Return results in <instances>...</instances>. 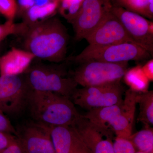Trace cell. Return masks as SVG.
<instances>
[{
    "mask_svg": "<svg viewBox=\"0 0 153 153\" xmlns=\"http://www.w3.org/2000/svg\"><path fill=\"white\" fill-rule=\"evenodd\" d=\"M19 37L23 49L36 58L56 63L66 60L69 36L66 27L57 18L27 25Z\"/></svg>",
    "mask_w": 153,
    "mask_h": 153,
    "instance_id": "cell-1",
    "label": "cell"
},
{
    "mask_svg": "<svg viewBox=\"0 0 153 153\" xmlns=\"http://www.w3.org/2000/svg\"><path fill=\"white\" fill-rule=\"evenodd\" d=\"M27 109L35 121L49 126H72L82 116L70 99L32 89L28 95Z\"/></svg>",
    "mask_w": 153,
    "mask_h": 153,
    "instance_id": "cell-2",
    "label": "cell"
},
{
    "mask_svg": "<svg viewBox=\"0 0 153 153\" xmlns=\"http://www.w3.org/2000/svg\"><path fill=\"white\" fill-rule=\"evenodd\" d=\"M24 74L33 90L53 92L70 99L78 85L62 64H31Z\"/></svg>",
    "mask_w": 153,
    "mask_h": 153,
    "instance_id": "cell-3",
    "label": "cell"
},
{
    "mask_svg": "<svg viewBox=\"0 0 153 153\" xmlns=\"http://www.w3.org/2000/svg\"><path fill=\"white\" fill-rule=\"evenodd\" d=\"M152 57L144 48L134 43L125 42L99 47L88 46L78 55L66 58L65 60L76 64L91 60L118 63L143 61Z\"/></svg>",
    "mask_w": 153,
    "mask_h": 153,
    "instance_id": "cell-4",
    "label": "cell"
},
{
    "mask_svg": "<svg viewBox=\"0 0 153 153\" xmlns=\"http://www.w3.org/2000/svg\"><path fill=\"white\" fill-rule=\"evenodd\" d=\"M69 75L82 87L98 86L120 82L128 70V62L112 63L87 61L77 64Z\"/></svg>",
    "mask_w": 153,
    "mask_h": 153,
    "instance_id": "cell-5",
    "label": "cell"
},
{
    "mask_svg": "<svg viewBox=\"0 0 153 153\" xmlns=\"http://www.w3.org/2000/svg\"><path fill=\"white\" fill-rule=\"evenodd\" d=\"M31 89L24 74L0 75V109L9 115L21 114L27 109Z\"/></svg>",
    "mask_w": 153,
    "mask_h": 153,
    "instance_id": "cell-6",
    "label": "cell"
},
{
    "mask_svg": "<svg viewBox=\"0 0 153 153\" xmlns=\"http://www.w3.org/2000/svg\"><path fill=\"white\" fill-rule=\"evenodd\" d=\"M120 81L98 86L76 88L71 96L74 104L88 110L111 106L123 101Z\"/></svg>",
    "mask_w": 153,
    "mask_h": 153,
    "instance_id": "cell-7",
    "label": "cell"
},
{
    "mask_svg": "<svg viewBox=\"0 0 153 153\" xmlns=\"http://www.w3.org/2000/svg\"><path fill=\"white\" fill-rule=\"evenodd\" d=\"M112 7L111 0H84L78 13L69 23L73 27L75 40L85 39L111 10Z\"/></svg>",
    "mask_w": 153,
    "mask_h": 153,
    "instance_id": "cell-8",
    "label": "cell"
},
{
    "mask_svg": "<svg viewBox=\"0 0 153 153\" xmlns=\"http://www.w3.org/2000/svg\"><path fill=\"white\" fill-rule=\"evenodd\" d=\"M111 11L135 44L144 48L153 56V22L120 7L112 6Z\"/></svg>",
    "mask_w": 153,
    "mask_h": 153,
    "instance_id": "cell-9",
    "label": "cell"
},
{
    "mask_svg": "<svg viewBox=\"0 0 153 153\" xmlns=\"http://www.w3.org/2000/svg\"><path fill=\"white\" fill-rule=\"evenodd\" d=\"M81 137L91 153H114V132L91 122L82 115L72 125Z\"/></svg>",
    "mask_w": 153,
    "mask_h": 153,
    "instance_id": "cell-10",
    "label": "cell"
},
{
    "mask_svg": "<svg viewBox=\"0 0 153 153\" xmlns=\"http://www.w3.org/2000/svg\"><path fill=\"white\" fill-rule=\"evenodd\" d=\"M85 40L88 43V46L91 47H104L125 42L136 44L111 10Z\"/></svg>",
    "mask_w": 153,
    "mask_h": 153,
    "instance_id": "cell-11",
    "label": "cell"
},
{
    "mask_svg": "<svg viewBox=\"0 0 153 153\" xmlns=\"http://www.w3.org/2000/svg\"><path fill=\"white\" fill-rule=\"evenodd\" d=\"M17 131V139L26 153H56L49 126L34 121Z\"/></svg>",
    "mask_w": 153,
    "mask_h": 153,
    "instance_id": "cell-12",
    "label": "cell"
},
{
    "mask_svg": "<svg viewBox=\"0 0 153 153\" xmlns=\"http://www.w3.org/2000/svg\"><path fill=\"white\" fill-rule=\"evenodd\" d=\"M56 153H91L72 126H49Z\"/></svg>",
    "mask_w": 153,
    "mask_h": 153,
    "instance_id": "cell-13",
    "label": "cell"
},
{
    "mask_svg": "<svg viewBox=\"0 0 153 153\" xmlns=\"http://www.w3.org/2000/svg\"><path fill=\"white\" fill-rule=\"evenodd\" d=\"M137 94L130 88L126 91L120 112L108 123L116 137L128 139L132 134Z\"/></svg>",
    "mask_w": 153,
    "mask_h": 153,
    "instance_id": "cell-14",
    "label": "cell"
},
{
    "mask_svg": "<svg viewBox=\"0 0 153 153\" xmlns=\"http://www.w3.org/2000/svg\"><path fill=\"white\" fill-rule=\"evenodd\" d=\"M35 58L30 52L13 47L0 57V75L14 76L23 74Z\"/></svg>",
    "mask_w": 153,
    "mask_h": 153,
    "instance_id": "cell-15",
    "label": "cell"
},
{
    "mask_svg": "<svg viewBox=\"0 0 153 153\" xmlns=\"http://www.w3.org/2000/svg\"><path fill=\"white\" fill-rule=\"evenodd\" d=\"M123 101L111 106L99 108L88 111L82 117L91 122L103 127H110L108 123L121 111Z\"/></svg>",
    "mask_w": 153,
    "mask_h": 153,
    "instance_id": "cell-16",
    "label": "cell"
},
{
    "mask_svg": "<svg viewBox=\"0 0 153 153\" xmlns=\"http://www.w3.org/2000/svg\"><path fill=\"white\" fill-rule=\"evenodd\" d=\"M112 6L120 7L153 20V0H111Z\"/></svg>",
    "mask_w": 153,
    "mask_h": 153,
    "instance_id": "cell-17",
    "label": "cell"
},
{
    "mask_svg": "<svg viewBox=\"0 0 153 153\" xmlns=\"http://www.w3.org/2000/svg\"><path fill=\"white\" fill-rule=\"evenodd\" d=\"M137 103H139L140 113L138 120L146 126L153 124V91H150L143 93H137Z\"/></svg>",
    "mask_w": 153,
    "mask_h": 153,
    "instance_id": "cell-18",
    "label": "cell"
},
{
    "mask_svg": "<svg viewBox=\"0 0 153 153\" xmlns=\"http://www.w3.org/2000/svg\"><path fill=\"white\" fill-rule=\"evenodd\" d=\"M59 4V0H51L44 5L33 6L28 9L24 23L29 25L44 20L55 13Z\"/></svg>",
    "mask_w": 153,
    "mask_h": 153,
    "instance_id": "cell-19",
    "label": "cell"
},
{
    "mask_svg": "<svg viewBox=\"0 0 153 153\" xmlns=\"http://www.w3.org/2000/svg\"><path fill=\"white\" fill-rule=\"evenodd\" d=\"M136 150L145 153H153V130L149 127L135 134L128 138Z\"/></svg>",
    "mask_w": 153,
    "mask_h": 153,
    "instance_id": "cell-20",
    "label": "cell"
},
{
    "mask_svg": "<svg viewBox=\"0 0 153 153\" xmlns=\"http://www.w3.org/2000/svg\"><path fill=\"white\" fill-rule=\"evenodd\" d=\"M123 77L131 90L137 93L148 91L149 80L143 72L142 68L135 67L128 70Z\"/></svg>",
    "mask_w": 153,
    "mask_h": 153,
    "instance_id": "cell-21",
    "label": "cell"
},
{
    "mask_svg": "<svg viewBox=\"0 0 153 153\" xmlns=\"http://www.w3.org/2000/svg\"><path fill=\"white\" fill-rule=\"evenodd\" d=\"M84 0H61L60 13L69 23L77 15Z\"/></svg>",
    "mask_w": 153,
    "mask_h": 153,
    "instance_id": "cell-22",
    "label": "cell"
},
{
    "mask_svg": "<svg viewBox=\"0 0 153 153\" xmlns=\"http://www.w3.org/2000/svg\"><path fill=\"white\" fill-rule=\"evenodd\" d=\"M27 27V24L24 22L16 24L13 21L8 20L4 24L0 25V42L10 35L21 36Z\"/></svg>",
    "mask_w": 153,
    "mask_h": 153,
    "instance_id": "cell-23",
    "label": "cell"
},
{
    "mask_svg": "<svg viewBox=\"0 0 153 153\" xmlns=\"http://www.w3.org/2000/svg\"><path fill=\"white\" fill-rule=\"evenodd\" d=\"M114 153H135L137 152L132 143L128 139L116 136L113 142Z\"/></svg>",
    "mask_w": 153,
    "mask_h": 153,
    "instance_id": "cell-24",
    "label": "cell"
},
{
    "mask_svg": "<svg viewBox=\"0 0 153 153\" xmlns=\"http://www.w3.org/2000/svg\"><path fill=\"white\" fill-rule=\"evenodd\" d=\"M17 11L15 0H0V12L8 19L13 21Z\"/></svg>",
    "mask_w": 153,
    "mask_h": 153,
    "instance_id": "cell-25",
    "label": "cell"
},
{
    "mask_svg": "<svg viewBox=\"0 0 153 153\" xmlns=\"http://www.w3.org/2000/svg\"><path fill=\"white\" fill-rule=\"evenodd\" d=\"M0 131L8 133L16 136L18 135V131L11 123L10 121L3 111L0 109Z\"/></svg>",
    "mask_w": 153,
    "mask_h": 153,
    "instance_id": "cell-26",
    "label": "cell"
},
{
    "mask_svg": "<svg viewBox=\"0 0 153 153\" xmlns=\"http://www.w3.org/2000/svg\"><path fill=\"white\" fill-rule=\"evenodd\" d=\"M17 140V137L13 134L0 131V150L7 148Z\"/></svg>",
    "mask_w": 153,
    "mask_h": 153,
    "instance_id": "cell-27",
    "label": "cell"
},
{
    "mask_svg": "<svg viewBox=\"0 0 153 153\" xmlns=\"http://www.w3.org/2000/svg\"><path fill=\"white\" fill-rule=\"evenodd\" d=\"M0 153H26L18 139L16 142L6 149L0 150Z\"/></svg>",
    "mask_w": 153,
    "mask_h": 153,
    "instance_id": "cell-28",
    "label": "cell"
},
{
    "mask_svg": "<svg viewBox=\"0 0 153 153\" xmlns=\"http://www.w3.org/2000/svg\"><path fill=\"white\" fill-rule=\"evenodd\" d=\"M142 69L149 81H153V60H150L148 62L146 65L142 68Z\"/></svg>",
    "mask_w": 153,
    "mask_h": 153,
    "instance_id": "cell-29",
    "label": "cell"
},
{
    "mask_svg": "<svg viewBox=\"0 0 153 153\" xmlns=\"http://www.w3.org/2000/svg\"><path fill=\"white\" fill-rule=\"evenodd\" d=\"M20 6L25 9H29L34 5V0H19Z\"/></svg>",
    "mask_w": 153,
    "mask_h": 153,
    "instance_id": "cell-30",
    "label": "cell"
},
{
    "mask_svg": "<svg viewBox=\"0 0 153 153\" xmlns=\"http://www.w3.org/2000/svg\"><path fill=\"white\" fill-rule=\"evenodd\" d=\"M51 0H34V5L41 6L48 4Z\"/></svg>",
    "mask_w": 153,
    "mask_h": 153,
    "instance_id": "cell-31",
    "label": "cell"
},
{
    "mask_svg": "<svg viewBox=\"0 0 153 153\" xmlns=\"http://www.w3.org/2000/svg\"><path fill=\"white\" fill-rule=\"evenodd\" d=\"M135 153H145L143 152H139V151H137V152H136Z\"/></svg>",
    "mask_w": 153,
    "mask_h": 153,
    "instance_id": "cell-32",
    "label": "cell"
}]
</instances>
